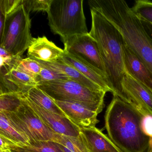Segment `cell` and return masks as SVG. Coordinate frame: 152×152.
I'll return each mask as SVG.
<instances>
[{"mask_svg": "<svg viewBox=\"0 0 152 152\" xmlns=\"http://www.w3.org/2000/svg\"><path fill=\"white\" fill-rule=\"evenodd\" d=\"M24 95L37 105L45 110L66 117L64 112L55 103L54 99L39 88L37 86L30 89Z\"/></svg>", "mask_w": 152, "mask_h": 152, "instance_id": "18", "label": "cell"}, {"mask_svg": "<svg viewBox=\"0 0 152 152\" xmlns=\"http://www.w3.org/2000/svg\"><path fill=\"white\" fill-rule=\"evenodd\" d=\"M23 95L22 104L16 112L1 113L6 115L11 124L30 140V143L33 140L58 143L59 134L42 122L26 103Z\"/></svg>", "mask_w": 152, "mask_h": 152, "instance_id": "7", "label": "cell"}, {"mask_svg": "<svg viewBox=\"0 0 152 152\" xmlns=\"http://www.w3.org/2000/svg\"><path fill=\"white\" fill-rule=\"evenodd\" d=\"M64 54V50L58 47L45 36L33 38L27 50L28 57L48 63L58 61Z\"/></svg>", "mask_w": 152, "mask_h": 152, "instance_id": "14", "label": "cell"}, {"mask_svg": "<svg viewBox=\"0 0 152 152\" xmlns=\"http://www.w3.org/2000/svg\"><path fill=\"white\" fill-rule=\"evenodd\" d=\"M29 13L21 4L6 16L0 47L13 56H22L33 39Z\"/></svg>", "mask_w": 152, "mask_h": 152, "instance_id": "6", "label": "cell"}, {"mask_svg": "<svg viewBox=\"0 0 152 152\" xmlns=\"http://www.w3.org/2000/svg\"><path fill=\"white\" fill-rule=\"evenodd\" d=\"M42 68V66L38 61L28 57L22 59L16 69L35 79L40 72Z\"/></svg>", "mask_w": 152, "mask_h": 152, "instance_id": "25", "label": "cell"}, {"mask_svg": "<svg viewBox=\"0 0 152 152\" xmlns=\"http://www.w3.org/2000/svg\"><path fill=\"white\" fill-rule=\"evenodd\" d=\"M16 146L32 152H64L57 143L52 141L33 140L31 141L29 145L22 144Z\"/></svg>", "mask_w": 152, "mask_h": 152, "instance_id": "22", "label": "cell"}, {"mask_svg": "<svg viewBox=\"0 0 152 152\" xmlns=\"http://www.w3.org/2000/svg\"><path fill=\"white\" fill-rule=\"evenodd\" d=\"M90 152H123L108 136L95 127L81 129Z\"/></svg>", "mask_w": 152, "mask_h": 152, "instance_id": "16", "label": "cell"}, {"mask_svg": "<svg viewBox=\"0 0 152 152\" xmlns=\"http://www.w3.org/2000/svg\"><path fill=\"white\" fill-rule=\"evenodd\" d=\"M22 94L7 93L1 95L0 112H16L22 104Z\"/></svg>", "mask_w": 152, "mask_h": 152, "instance_id": "21", "label": "cell"}, {"mask_svg": "<svg viewBox=\"0 0 152 152\" xmlns=\"http://www.w3.org/2000/svg\"><path fill=\"white\" fill-rule=\"evenodd\" d=\"M60 60L78 70L83 75L101 87L106 92L113 93V89L104 74L90 66L65 52Z\"/></svg>", "mask_w": 152, "mask_h": 152, "instance_id": "15", "label": "cell"}, {"mask_svg": "<svg viewBox=\"0 0 152 152\" xmlns=\"http://www.w3.org/2000/svg\"><path fill=\"white\" fill-rule=\"evenodd\" d=\"M10 150L11 151V152H32L24 150V149L19 148V147L16 146H11V147L10 148Z\"/></svg>", "mask_w": 152, "mask_h": 152, "instance_id": "33", "label": "cell"}, {"mask_svg": "<svg viewBox=\"0 0 152 152\" xmlns=\"http://www.w3.org/2000/svg\"><path fill=\"white\" fill-rule=\"evenodd\" d=\"M122 48L126 73L143 83L152 91V73L151 71L127 46L124 40Z\"/></svg>", "mask_w": 152, "mask_h": 152, "instance_id": "13", "label": "cell"}, {"mask_svg": "<svg viewBox=\"0 0 152 152\" xmlns=\"http://www.w3.org/2000/svg\"><path fill=\"white\" fill-rule=\"evenodd\" d=\"M58 143L64 146L73 152H90L83 134L73 137L59 134Z\"/></svg>", "mask_w": 152, "mask_h": 152, "instance_id": "20", "label": "cell"}, {"mask_svg": "<svg viewBox=\"0 0 152 152\" xmlns=\"http://www.w3.org/2000/svg\"><path fill=\"white\" fill-rule=\"evenodd\" d=\"M37 61L43 67L63 75L68 79L78 82L86 87L92 89L104 91L101 87L86 78L74 67L65 64L60 59L56 62L50 63Z\"/></svg>", "mask_w": 152, "mask_h": 152, "instance_id": "17", "label": "cell"}, {"mask_svg": "<svg viewBox=\"0 0 152 152\" xmlns=\"http://www.w3.org/2000/svg\"><path fill=\"white\" fill-rule=\"evenodd\" d=\"M131 10L140 20L152 24V1L137 0Z\"/></svg>", "mask_w": 152, "mask_h": 152, "instance_id": "23", "label": "cell"}, {"mask_svg": "<svg viewBox=\"0 0 152 152\" xmlns=\"http://www.w3.org/2000/svg\"><path fill=\"white\" fill-rule=\"evenodd\" d=\"M1 144H0V152H3L6 150H10L11 146L16 145V143L12 141L3 135L0 134Z\"/></svg>", "mask_w": 152, "mask_h": 152, "instance_id": "30", "label": "cell"}, {"mask_svg": "<svg viewBox=\"0 0 152 152\" xmlns=\"http://www.w3.org/2000/svg\"><path fill=\"white\" fill-rule=\"evenodd\" d=\"M142 131L146 136L152 139V115L146 114L143 115L141 121Z\"/></svg>", "mask_w": 152, "mask_h": 152, "instance_id": "29", "label": "cell"}, {"mask_svg": "<svg viewBox=\"0 0 152 152\" xmlns=\"http://www.w3.org/2000/svg\"><path fill=\"white\" fill-rule=\"evenodd\" d=\"M91 27L89 34L96 41L104 69L113 96L130 104L123 87L126 74L124 64L123 38L119 30L99 11L90 9Z\"/></svg>", "mask_w": 152, "mask_h": 152, "instance_id": "1", "label": "cell"}, {"mask_svg": "<svg viewBox=\"0 0 152 152\" xmlns=\"http://www.w3.org/2000/svg\"><path fill=\"white\" fill-rule=\"evenodd\" d=\"M144 115L117 96H113L105 114L107 136L123 152H147L152 139L141 128Z\"/></svg>", "mask_w": 152, "mask_h": 152, "instance_id": "2", "label": "cell"}, {"mask_svg": "<svg viewBox=\"0 0 152 152\" xmlns=\"http://www.w3.org/2000/svg\"><path fill=\"white\" fill-rule=\"evenodd\" d=\"M22 0H0V14L7 16L22 4Z\"/></svg>", "mask_w": 152, "mask_h": 152, "instance_id": "28", "label": "cell"}, {"mask_svg": "<svg viewBox=\"0 0 152 152\" xmlns=\"http://www.w3.org/2000/svg\"><path fill=\"white\" fill-rule=\"evenodd\" d=\"M11 152V151L10 150H6V151H3V152Z\"/></svg>", "mask_w": 152, "mask_h": 152, "instance_id": "36", "label": "cell"}, {"mask_svg": "<svg viewBox=\"0 0 152 152\" xmlns=\"http://www.w3.org/2000/svg\"><path fill=\"white\" fill-rule=\"evenodd\" d=\"M0 134L17 144L27 145L30 140L19 132L10 121L6 115L0 112Z\"/></svg>", "mask_w": 152, "mask_h": 152, "instance_id": "19", "label": "cell"}, {"mask_svg": "<svg viewBox=\"0 0 152 152\" xmlns=\"http://www.w3.org/2000/svg\"><path fill=\"white\" fill-rule=\"evenodd\" d=\"M123 87L130 104L144 115H152V91L148 88L127 73L124 77Z\"/></svg>", "mask_w": 152, "mask_h": 152, "instance_id": "10", "label": "cell"}, {"mask_svg": "<svg viewBox=\"0 0 152 152\" xmlns=\"http://www.w3.org/2000/svg\"><path fill=\"white\" fill-rule=\"evenodd\" d=\"M23 97L27 104L42 122L53 131L70 137H77L80 134L81 129L67 117L45 110L29 99L24 94Z\"/></svg>", "mask_w": 152, "mask_h": 152, "instance_id": "9", "label": "cell"}, {"mask_svg": "<svg viewBox=\"0 0 152 152\" xmlns=\"http://www.w3.org/2000/svg\"><path fill=\"white\" fill-rule=\"evenodd\" d=\"M147 152H152V140H151V144H150V147H149Z\"/></svg>", "mask_w": 152, "mask_h": 152, "instance_id": "35", "label": "cell"}, {"mask_svg": "<svg viewBox=\"0 0 152 152\" xmlns=\"http://www.w3.org/2000/svg\"><path fill=\"white\" fill-rule=\"evenodd\" d=\"M90 9L99 11L116 27L132 51L152 73V39L124 0H90Z\"/></svg>", "mask_w": 152, "mask_h": 152, "instance_id": "3", "label": "cell"}, {"mask_svg": "<svg viewBox=\"0 0 152 152\" xmlns=\"http://www.w3.org/2000/svg\"><path fill=\"white\" fill-rule=\"evenodd\" d=\"M83 0H52L48 13L49 26L63 42L77 35L88 33Z\"/></svg>", "mask_w": 152, "mask_h": 152, "instance_id": "4", "label": "cell"}, {"mask_svg": "<svg viewBox=\"0 0 152 152\" xmlns=\"http://www.w3.org/2000/svg\"><path fill=\"white\" fill-rule=\"evenodd\" d=\"M6 16L2 14H0V36L2 35L3 29L5 26Z\"/></svg>", "mask_w": 152, "mask_h": 152, "instance_id": "32", "label": "cell"}, {"mask_svg": "<svg viewBox=\"0 0 152 152\" xmlns=\"http://www.w3.org/2000/svg\"><path fill=\"white\" fill-rule=\"evenodd\" d=\"M67 77L55 71L42 66L41 71L39 75L35 78L37 84L41 83L56 80H68Z\"/></svg>", "mask_w": 152, "mask_h": 152, "instance_id": "27", "label": "cell"}, {"mask_svg": "<svg viewBox=\"0 0 152 152\" xmlns=\"http://www.w3.org/2000/svg\"><path fill=\"white\" fill-rule=\"evenodd\" d=\"M64 43L65 52L105 75L97 43L89 33L74 36Z\"/></svg>", "mask_w": 152, "mask_h": 152, "instance_id": "8", "label": "cell"}, {"mask_svg": "<svg viewBox=\"0 0 152 152\" xmlns=\"http://www.w3.org/2000/svg\"><path fill=\"white\" fill-rule=\"evenodd\" d=\"M66 117L80 129L93 128L98 123V114L87 106L70 101L55 100Z\"/></svg>", "mask_w": 152, "mask_h": 152, "instance_id": "11", "label": "cell"}, {"mask_svg": "<svg viewBox=\"0 0 152 152\" xmlns=\"http://www.w3.org/2000/svg\"><path fill=\"white\" fill-rule=\"evenodd\" d=\"M58 145L59 146V148H61L62 150H63V152H72L71 150H70V149H68V148H67L65 147L63 145H61V144H58Z\"/></svg>", "mask_w": 152, "mask_h": 152, "instance_id": "34", "label": "cell"}, {"mask_svg": "<svg viewBox=\"0 0 152 152\" xmlns=\"http://www.w3.org/2000/svg\"><path fill=\"white\" fill-rule=\"evenodd\" d=\"M36 86L54 100L81 103L98 114L104 107L106 91L92 89L73 80L46 82Z\"/></svg>", "mask_w": 152, "mask_h": 152, "instance_id": "5", "label": "cell"}, {"mask_svg": "<svg viewBox=\"0 0 152 152\" xmlns=\"http://www.w3.org/2000/svg\"><path fill=\"white\" fill-rule=\"evenodd\" d=\"M0 73H6L13 69H16L23 58L21 56H14L1 47L0 48Z\"/></svg>", "mask_w": 152, "mask_h": 152, "instance_id": "24", "label": "cell"}, {"mask_svg": "<svg viewBox=\"0 0 152 152\" xmlns=\"http://www.w3.org/2000/svg\"><path fill=\"white\" fill-rule=\"evenodd\" d=\"M140 21L147 33L152 39V24L145 21H141V20Z\"/></svg>", "mask_w": 152, "mask_h": 152, "instance_id": "31", "label": "cell"}, {"mask_svg": "<svg viewBox=\"0 0 152 152\" xmlns=\"http://www.w3.org/2000/svg\"><path fill=\"white\" fill-rule=\"evenodd\" d=\"M52 0H22V4L28 13L31 11H47Z\"/></svg>", "mask_w": 152, "mask_h": 152, "instance_id": "26", "label": "cell"}, {"mask_svg": "<svg viewBox=\"0 0 152 152\" xmlns=\"http://www.w3.org/2000/svg\"><path fill=\"white\" fill-rule=\"evenodd\" d=\"M37 85L34 79L16 69L0 73V95L7 93L23 95Z\"/></svg>", "mask_w": 152, "mask_h": 152, "instance_id": "12", "label": "cell"}]
</instances>
